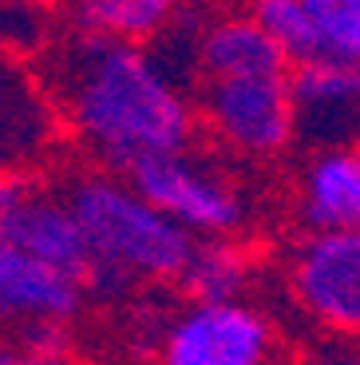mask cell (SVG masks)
Listing matches in <instances>:
<instances>
[{
	"mask_svg": "<svg viewBox=\"0 0 360 365\" xmlns=\"http://www.w3.org/2000/svg\"><path fill=\"white\" fill-rule=\"evenodd\" d=\"M55 111L111 171L186 151L194 108L182 88L139 44L80 32L55 52L44 76Z\"/></svg>",
	"mask_w": 360,
	"mask_h": 365,
	"instance_id": "1",
	"label": "cell"
},
{
	"mask_svg": "<svg viewBox=\"0 0 360 365\" xmlns=\"http://www.w3.org/2000/svg\"><path fill=\"white\" fill-rule=\"evenodd\" d=\"M63 202L88 235L91 258L119 266L135 282H179L198 247V238L154 210L131 182L115 175H80Z\"/></svg>",
	"mask_w": 360,
	"mask_h": 365,
	"instance_id": "2",
	"label": "cell"
},
{
	"mask_svg": "<svg viewBox=\"0 0 360 365\" xmlns=\"http://www.w3.org/2000/svg\"><path fill=\"white\" fill-rule=\"evenodd\" d=\"M127 182L154 210L179 222L186 235L230 238L250 219L242 191L222 171H214L206 159L190 155V147L174 151V155H154L135 163L127 171Z\"/></svg>",
	"mask_w": 360,
	"mask_h": 365,
	"instance_id": "3",
	"label": "cell"
},
{
	"mask_svg": "<svg viewBox=\"0 0 360 365\" xmlns=\"http://www.w3.org/2000/svg\"><path fill=\"white\" fill-rule=\"evenodd\" d=\"M198 111L210 135L238 155L270 159L297 139L289 76H253V80H202Z\"/></svg>",
	"mask_w": 360,
	"mask_h": 365,
	"instance_id": "4",
	"label": "cell"
},
{
	"mask_svg": "<svg viewBox=\"0 0 360 365\" xmlns=\"http://www.w3.org/2000/svg\"><path fill=\"white\" fill-rule=\"evenodd\" d=\"M289 294L321 329L360 341V230L297 242L289 255Z\"/></svg>",
	"mask_w": 360,
	"mask_h": 365,
	"instance_id": "5",
	"label": "cell"
},
{
	"mask_svg": "<svg viewBox=\"0 0 360 365\" xmlns=\"http://www.w3.org/2000/svg\"><path fill=\"white\" fill-rule=\"evenodd\" d=\"M273 326L245 302L190 306L162 329L159 365H270Z\"/></svg>",
	"mask_w": 360,
	"mask_h": 365,
	"instance_id": "6",
	"label": "cell"
},
{
	"mask_svg": "<svg viewBox=\"0 0 360 365\" xmlns=\"http://www.w3.org/2000/svg\"><path fill=\"white\" fill-rule=\"evenodd\" d=\"M297 139L313 151L360 147V68L344 60H309L289 72Z\"/></svg>",
	"mask_w": 360,
	"mask_h": 365,
	"instance_id": "7",
	"label": "cell"
},
{
	"mask_svg": "<svg viewBox=\"0 0 360 365\" xmlns=\"http://www.w3.org/2000/svg\"><path fill=\"white\" fill-rule=\"evenodd\" d=\"M60 123L44 83L0 52V171H24L48 155Z\"/></svg>",
	"mask_w": 360,
	"mask_h": 365,
	"instance_id": "8",
	"label": "cell"
},
{
	"mask_svg": "<svg viewBox=\"0 0 360 365\" xmlns=\"http://www.w3.org/2000/svg\"><path fill=\"white\" fill-rule=\"evenodd\" d=\"M83 286L0 238V318L28 326H63L83 306Z\"/></svg>",
	"mask_w": 360,
	"mask_h": 365,
	"instance_id": "9",
	"label": "cell"
},
{
	"mask_svg": "<svg viewBox=\"0 0 360 365\" xmlns=\"http://www.w3.org/2000/svg\"><path fill=\"white\" fill-rule=\"evenodd\" d=\"M0 238L12 242L20 255L36 258V262L52 266V270L68 274L83 286L91 270V247L83 227L75 222L72 207L63 199H44V195H32L24 207L12 215V219L0 222Z\"/></svg>",
	"mask_w": 360,
	"mask_h": 365,
	"instance_id": "10",
	"label": "cell"
},
{
	"mask_svg": "<svg viewBox=\"0 0 360 365\" xmlns=\"http://www.w3.org/2000/svg\"><path fill=\"white\" fill-rule=\"evenodd\" d=\"M297 219L309 235L360 230V147L313 151L297 182Z\"/></svg>",
	"mask_w": 360,
	"mask_h": 365,
	"instance_id": "11",
	"label": "cell"
},
{
	"mask_svg": "<svg viewBox=\"0 0 360 365\" xmlns=\"http://www.w3.org/2000/svg\"><path fill=\"white\" fill-rule=\"evenodd\" d=\"M198 72L202 80H253V76H289L293 64L253 16H230L202 32Z\"/></svg>",
	"mask_w": 360,
	"mask_h": 365,
	"instance_id": "12",
	"label": "cell"
},
{
	"mask_svg": "<svg viewBox=\"0 0 360 365\" xmlns=\"http://www.w3.org/2000/svg\"><path fill=\"white\" fill-rule=\"evenodd\" d=\"M250 278L253 262L234 238H202L186 270L179 274V286L194 306H222V302H242Z\"/></svg>",
	"mask_w": 360,
	"mask_h": 365,
	"instance_id": "13",
	"label": "cell"
},
{
	"mask_svg": "<svg viewBox=\"0 0 360 365\" xmlns=\"http://www.w3.org/2000/svg\"><path fill=\"white\" fill-rule=\"evenodd\" d=\"M179 0H75V20L83 32L111 40H147L174 16Z\"/></svg>",
	"mask_w": 360,
	"mask_h": 365,
	"instance_id": "14",
	"label": "cell"
},
{
	"mask_svg": "<svg viewBox=\"0 0 360 365\" xmlns=\"http://www.w3.org/2000/svg\"><path fill=\"white\" fill-rule=\"evenodd\" d=\"M253 20L270 32V40L285 52L293 68L324 56L321 28H317L309 0H253Z\"/></svg>",
	"mask_w": 360,
	"mask_h": 365,
	"instance_id": "15",
	"label": "cell"
},
{
	"mask_svg": "<svg viewBox=\"0 0 360 365\" xmlns=\"http://www.w3.org/2000/svg\"><path fill=\"white\" fill-rule=\"evenodd\" d=\"M309 9L321 28V44L329 60L360 68V4H337V0H309Z\"/></svg>",
	"mask_w": 360,
	"mask_h": 365,
	"instance_id": "16",
	"label": "cell"
},
{
	"mask_svg": "<svg viewBox=\"0 0 360 365\" xmlns=\"http://www.w3.org/2000/svg\"><path fill=\"white\" fill-rule=\"evenodd\" d=\"M32 195H36V187L24 171H0V222L12 219Z\"/></svg>",
	"mask_w": 360,
	"mask_h": 365,
	"instance_id": "17",
	"label": "cell"
},
{
	"mask_svg": "<svg viewBox=\"0 0 360 365\" xmlns=\"http://www.w3.org/2000/svg\"><path fill=\"white\" fill-rule=\"evenodd\" d=\"M297 365H360L356 349H317V354L301 357Z\"/></svg>",
	"mask_w": 360,
	"mask_h": 365,
	"instance_id": "18",
	"label": "cell"
},
{
	"mask_svg": "<svg viewBox=\"0 0 360 365\" xmlns=\"http://www.w3.org/2000/svg\"><path fill=\"white\" fill-rule=\"evenodd\" d=\"M9 365H75L68 354H16V357H9Z\"/></svg>",
	"mask_w": 360,
	"mask_h": 365,
	"instance_id": "19",
	"label": "cell"
},
{
	"mask_svg": "<svg viewBox=\"0 0 360 365\" xmlns=\"http://www.w3.org/2000/svg\"><path fill=\"white\" fill-rule=\"evenodd\" d=\"M337 4H360V0H337Z\"/></svg>",
	"mask_w": 360,
	"mask_h": 365,
	"instance_id": "20",
	"label": "cell"
},
{
	"mask_svg": "<svg viewBox=\"0 0 360 365\" xmlns=\"http://www.w3.org/2000/svg\"><path fill=\"white\" fill-rule=\"evenodd\" d=\"M0 365H9V354H0Z\"/></svg>",
	"mask_w": 360,
	"mask_h": 365,
	"instance_id": "21",
	"label": "cell"
}]
</instances>
